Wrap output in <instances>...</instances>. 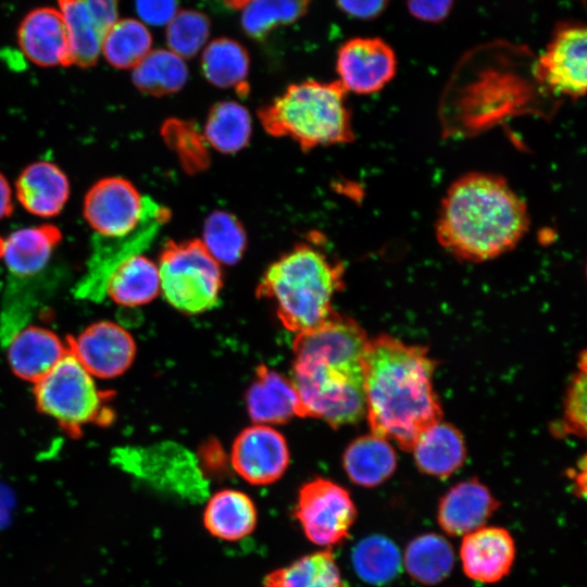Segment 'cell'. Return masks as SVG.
<instances>
[{
    "instance_id": "8992f818",
    "label": "cell",
    "mask_w": 587,
    "mask_h": 587,
    "mask_svg": "<svg viewBox=\"0 0 587 587\" xmlns=\"http://www.w3.org/2000/svg\"><path fill=\"white\" fill-rule=\"evenodd\" d=\"M61 239L60 229L47 224L18 229L3 239L0 259L8 273L3 303L25 312L38 311L54 283L49 266Z\"/></svg>"
},
{
    "instance_id": "7402d4cb",
    "label": "cell",
    "mask_w": 587,
    "mask_h": 587,
    "mask_svg": "<svg viewBox=\"0 0 587 587\" xmlns=\"http://www.w3.org/2000/svg\"><path fill=\"white\" fill-rule=\"evenodd\" d=\"M417 469L426 475L446 478L464 463L466 448L462 434L439 421L423 430L412 450Z\"/></svg>"
},
{
    "instance_id": "4dcf8cb0",
    "label": "cell",
    "mask_w": 587,
    "mask_h": 587,
    "mask_svg": "<svg viewBox=\"0 0 587 587\" xmlns=\"http://www.w3.org/2000/svg\"><path fill=\"white\" fill-rule=\"evenodd\" d=\"M351 563L360 579L370 585L383 586L399 575L402 559L391 539L383 535H370L353 547Z\"/></svg>"
},
{
    "instance_id": "8d00e7d4",
    "label": "cell",
    "mask_w": 587,
    "mask_h": 587,
    "mask_svg": "<svg viewBox=\"0 0 587 587\" xmlns=\"http://www.w3.org/2000/svg\"><path fill=\"white\" fill-rule=\"evenodd\" d=\"M163 135L188 171L201 170L209 162L205 139L188 122L171 120L163 127Z\"/></svg>"
},
{
    "instance_id": "cb8c5ba5",
    "label": "cell",
    "mask_w": 587,
    "mask_h": 587,
    "mask_svg": "<svg viewBox=\"0 0 587 587\" xmlns=\"http://www.w3.org/2000/svg\"><path fill=\"white\" fill-rule=\"evenodd\" d=\"M342 464L354 484L375 487L394 474L397 455L387 439L371 433L350 442L344 452Z\"/></svg>"
},
{
    "instance_id": "74e56055",
    "label": "cell",
    "mask_w": 587,
    "mask_h": 587,
    "mask_svg": "<svg viewBox=\"0 0 587 587\" xmlns=\"http://www.w3.org/2000/svg\"><path fill=\"white\" fill-rule=\"evenodd\" d=\"M586 353L578 362V371L573 375L567 388L560 430L566 435H586Z\"/></svg>"
},
{
    "instance_id": "ac0fdd59",
    "label": "cell",
    "mask_w": 587,
    "mask_h": 587,
    "mask_svg": "<svg viewBox=\"0 0 587 587\" xmlns=\"http://www.w3.org/2000/svg\"><path fill=\"white\" fill-rule=\"evenodd\" d=\"M17 39L25 57L40 66L70 65L65 25L60 11L38 8L22 21Z\"/></svg>"
},
{
    "instance_id": "836d02e7",
    "label": "cell",
    "mask_w": 587,
    "mask_h": 587,
    "mask_svg": "<svg viewBox=\"0 0 587 587\" xmlns=\"http://www.w3.org/2000/svg\"><path fill=\"white\" fill-rule=\"evenodd\" d=\"M311 0H250L241 14V27L251 38L263 39L274 28L302 17Z\"/></svg>"
},
{
    "instance_id": "2e32d148",
    "label": "cell",
    "mask_w": 587,
    "mask_h": 587,
    "mask_svg": "<svg viewBox=\"0 0 587 587\" xmlns=\"http://www.w3.org/2000/svg\"><path fill=\"white\" fill-rule=\"evenodd\" d=\"M515 542L503 527L484 526L462 537L460 560L464 574L492 584L505 577L515 559Z\"/></svg>"
},
{
    "instance_id": "d590c367",
    "label": "cell",
    "mask_w": 587,
    "mask_h": 587,
    "mask_svg": "<svg viewBox=\"0 0 587 587\" xmlns=\"http://www.w3.org/2000/svg\"><path fill=\"white\" fill-rule=\"evenodd\" d=\"M210 35L209 17L196 10H182L167 24L168 50L183 59L195 57L205 45Z\"/></svg>"
},
{
    "instance_id": "4fadbf2b",
    "label": "cell",
    "mask_w": 587,
    "mask_h": 587,
    "mask_svg": "<svg viewBox=\"0 0 587 587\" xmlns=\"http://www.w3.org/2000/svg\"><path fill=\"white\" fill-rule=\"evenodd\" d=\"M143 196L127 179L107 177L86 193L84 216L97 235L121 236L134 230L140 222Z\"/></svg>"
},
{
    "instance_id": "60d3db41",
    "label": "cell",
    "mask_w": 587,
    "mask_h": 587,
    "mask_svg": "<svg viewBox=\"0 0 587 587\" xmlns=\"http://www.w3.org/2000/svg\"><path fill=\"white\" fill-rule=\"evenodd\" d=\"M84 3L104 35L118 21V0H84Z\"/></svg>"
},
{
    "instance_id": "1f68e13d",
    "label": "cell",
    "mask_w": 587,
    "mask_h": 587,
    "mask_svg": "<svg viewBox=\"0 0 587 587\" xmlns=\"http://www.w3.org/2000/svg\"><path fill=\"white\" fill-rule=\"evenodd\" d=\"M68 41L71 64L90 66L101 52L104 34L92 21L84 0H59Z\"/></svg>"
},
{
    "instance_id": "603a6c76",
    "label": "cell",
    "mask_w": 587,
    "mask_h": 587,
    "mask_svg": "<svg viewBox=\"0 0 587 587\" xmlns=\"http://www.w3.org/2000/svg\"><path fill=\"white\" fill-rule=\"evenodd\" d=\"M258 514L252 499L236 489H223L208 501L203 512L205 529L214 537L237 541L250 535Z\"/></svg>"
},
{
    "instance_id": "f546056e",
    "label": "cell",
    "mask_w": 587,
    "mask_h": 587,
    "mask_svg": "<svg viewBox=\"0 0 587 587\" xmlns=\"http://www.w3.org/2000/svg\"><path fill=\"white\" fill-rule=\"evenodd\" d=\"M252 122L248 110L232 100L221 101L210 110L203 137L216 151L235 153L250 140Z\"/></svg>"
},
{
    "instance_id": "d6986e66",
    "label": "cell",
    "mask_w": 587,
    "mask_h": 587,
    "mask_svg": "<svg viewBox=\"0 0 587 587\" xmlns=\"http://www.w3.org/2000/svg\"><path fill=\"white\" fill-rule=\"evenodd\" d=\"M250 419L255 424H283L300 416L297 391L290 380L278 372L260 365L246 394Z\"/></svg>"
},
{
    "instance_id": "5b68a950",
    "label": "cell",
    "mask_w": 587,
    "mask_h": 587,
    "mask_svg": "<svg viewBox=\"0 0 587 587\" xmlns=\"http://www.w3.org/2000/svg\"><path fill=\"white\" fill-rule=\"evenodd\" d=\"M258 115L270 135L290 138L304 151L354 139L347 90L338 80L291 84Z\"/></svg>"
},
{
    "instance_id": "44dd1931",
    "label": "cell",
    "mask_w": 587,
    "mask_h": 587,
    "mask_svg": "<svg viewBox=\"0 0 587 587\" xmlns=\"http://www.w3.org/2000/svg\"><path fill=\"white\" fill-rule=\"evenodd\" d=\"M70 196V184L64 172L49 161H37L26 166L16 180V197L29 213L51 217L59 214Z\"/></svg>"
},
{
    "instance_id": "83f0119b",
    "label": "cell",
    "mask_w": 587,
    "mask_h": 587,
    "mask_svg": "<svg viewBox=\"0 0 587 587\" xmlns=\"http://www.w3.org/2000/svg\"><path fill=\"white\" fill-rule=\"evenodd\" d=\"M263 587H347L329 548L305 554L270 572Z\"/></svg>"
},
{
    "instance_id": "5bb4252c",
    "label": "cell",
    "mask_w": 587,
    "mask_h": 587,
    "mask_svg": "<svg viewBox=\"0 0 587 587\" xmlns=\"http://www.w3.org/2000/svg\"><path fill=\"white\" fill-rule=\"evenodd\" d=\"M236 473L246 482L262 486L279 479L290 453L285 437L270 425L254 424L236 437L230 453Z\"/></svg>"
},
{
    "instance_id": "484cf974",
    "label": "cell",
    "mask_w": 587,
    "mask_h": 587,
    "mask_svg": "<svg viewBox=\"0 0 587 587\" xmlns=\"http://www.w3.org/2000/svg\"><path fill=\"white\" fill-rule=\"evenodd\" d=\"M454 550L446 537L426 533L414 537L405 547L403 565L410 577L423 585L445 580L453 570Z\"/></svg>"
},
{
    "instance_id": "ab89813d",
    "label": "cell",
    "mask_w": 587,
    "mask_h": 587,
    "mask_svg": "<svg viewBox=\"0 0 587 587\" xmlns=\"http://www.w3.org/2000/svg\"><path fill=\"white\" fill-rule=\"evenodd\" d=\"M453 0H407L410 13L417 20L438 23L447 17Z\"/></svg>"
},
{
    "instance_id": "f1b7e54d",
    "label": "cell",
    "mask_w": 587,
    "mask_h": 587,
    "mask_svg": "<svg viewBox=\"0 0 587 587\" xmlns=\"http://www.w3.org/2000/svg\"><path fill=\"white\" fill-rule=\"evenodd\" d=\"M133 83L143 93L161 97L177 92L188 79L183 58L171 50H151L134 68Z\"/></svg>"
},
{
    "instance_id": "6da1fadb",
    "label": "cell",
    "mask_w": 587,
    "mask_h": 587,
    "mask_svg": "<svg viewBox=\"0 0 587 587\" xmlns=\"http://www.w3.org/2000/svg\"><path fill=\"white\" fill-rule=\"evenodd\" d=\"M369 340L354 320L337 312L316 328L297 335L290 380L300 416L338 428L365 415L363 359Z\"/></svg>"
},
{
    "instance_id": "ee69618b",
    "label": "cell",
    "mask_w": 587,
    "mask_h": 587,
    "mask_svg": "<svg viewBox=\"0 0 587 587\" xmlns=\"http://www.w3.org/2000/svg\"><path fill=\"white\" fill-rule=\"evenodd\" d=\"M250 0H224L225 4L232 9H242Z\"/></svg>"
},
{
    "instance_id": "4316f807",
    "label": "cell",
    "mask_w": 587,
    "mask_h": 587,
    "mask_svg": "<svg viewBox=\"0 0 587 587\" xmlns=\"http://www.w3.org/2000/svg\"><path fill=\"white\" fill-rule=\"evenodd\" d=\"M250 60L246 48L230 38H216L203 50L201 68L205 79L220 88H234L246 95Z\"/></svg>"
},
{
    "instance_id": "9a60e30c",
    "label": "cell",
    "mask_w": 587,
    "mask_h": 587,
    "mask_svg": "<svg viewBox=\"0 0 587 587\" xmlns=\"http://www.w3.org/2000/svg\"><path fill=\"white\" fill-rule=\"evenodd\" d=\"M70 352L96 378H113L132 365L136 344L124 327L101 321L85 328L74 339Z\"/></svg>"
},
{
    "instance_id": "30bf717a",
    "label": "cell",
    "mask_w": 587,
    "mask_h": 587,
    "mask_svg": "<svg viewBox=\"0 0 587 587\" xmlns=\"http://www.w3.org/2000/svg\"><path fill=\"white\" fill-rule=\"evenodd\" d=\"M294 515L311 542L329 548L348 538L357 508L346 488L316 477L301 486Z\"/></svg>"
},
{
    "instance_id": "f35d334b",
    "label": "cell",
    "mask_w": 587,
    "mask_h": 587,
    "mask_svg": "<svg viewBox=\"0 0 587 587\" xmlns=\"http://www.w3.org/2000/svg\"><path fill=\"white\" fill-rule=\"evenodd\" d=\"M135 9L145 24L167 25L178 12V0H135Z\"/></svg>"
},
{
    "instance_id": "e0dca14e",
    "label": "cell",
    "mask_w": 587,
    "mask_h": 587,
    "mask_svg": "<svg viewBox=\"0 0 587 587\" xmlns=\"http://www.w3.org/2000/svg\"><path fill=\"white\" fill-rule=\"evenodd\" d=\"M499 505L484 484L471 478L454 485L441 497L437 521L446 534L463 537L486 526Z\"/></svg>"
},
{
    "instance_id": "d4e9b609",
    "label": "cell",
    "mask_w": 587,
    "mask_h": 587,
    "mask_svg": "<svg viewBox=\"0 0 587 587\" xmlns=\"http://www.w3.org/2000/svg\"><path fill=\"white\" fill-rule=\"evenodd\" d=\"M161 291L158 265L142 254L122 263L111 275L107 297L124 307H138L151 302Z\"/></svg>"
},
{
    "instance_id": "277c9868",
    "label": "cell",
    "mask_w": 587,
    "mask_h": 587,
    "mask_svg": "<svg viewBox=\"0 0 587 587\" xmlns=\"http://www.w3.org/2000/svg\"><path fill=\"white\" fill-rule=\"evenodd\" d=\"M319 245L297 243L266 268L257 287L258 298L267 300L283 326L297 335L332 316L333 298L344 286V265Z\"/></svg>"
},
{
    "instance_id": "ffe728a7",
    "label": "cell",
    "mask_w": 587,
    "mask_h": 587,
    "mask_svg": "<svg viewBox=\"0 0 587 587\" xmlns=\"http://www.w3.org/2000/svg\"><path fill=\"white\" fill-rule=\"evenodd\" d=\"M13 373L37 383L68 352L61 338L50 329L28 325L5 347Z\"/></svg>"
},
{
    "instance_id": "52a82bcc",
    "label": "cell",
    "mask_w": 587,
    "mask_h": 587,
    "mask_svg": "<svg viewBox=\"0 0 587 587\" xmlns=\"http://www.w3.org/2000/svg\"><path fill=\"white\" fill-rule=\"evenodd\" d=\"M158 267L161 291L176 310L199 314L217 304L223 287L222 270L200 239L167 240Z\"/></svg>"
},
{
    "instance_id": "3957f363",
    "label": "cell",
    "mask_w": 587,
    "mask_h": 587,
    "mask_svg": "<svg viewBox=\"0 0 587 587\" xmlns=\"http://www.w3.org/2000/svg\"><path fill=\"white\" fill-rule=\"evenodd\" d=\"M526 202L494 173L469 172L441 199L435 235L441 248L467 262H485L517 246L529 229Z\"/></svg>"
},
{
    "instance_id": "8fae6325",
    "label": "cell",
    "mask_w": 587,
    "mask_h": 587,
    "mask_svg": "<svg viewBox=\"0 0 587 587\" xmlns=\"http://www.w3.org/2000/svg\"><path fill=\"white\" fill-rule=\"evenodd\" d=\"M579 24L560 26L535 65L537 82L555 96L574 100L586 93L587 36Z\"/></svg>"
},
{
    "instance_id": "7a4b0ae2",
    "label": "cell",
    "mask_w": 587,
    "mask_h": 587,
    "mask_svg": "<svg viewBox=\"0 0 587 587\" xmlns=\"http://www.w3.org/2000/svg\"><path fill=\"white\" fill-rule=\"evenodd\" d=\"M427 349L389 335L370 339L363 359L365 416L371 433L411 451L442 410Z\"/></svg>"
},
{
    "instance_id": "d6a6232c",
    "label": "cell",
    "mask_w": 587,
    "mask_h": 587,
    "mask_svg": "<svg viewBox=\"0 0 587 587\" xmlns=\"http://www.w3.org/2000/svg\"><path fill=\"white\" fill-rule=\"evenodd\" d=\"M152 36L138 20L117 21L104 35L101 52L117 68H134L150 51Z\"/></svg>"
},
{
    "instance_id": "f6af8a7d",
    "label": "cell",
    "mask_w": 587,
    "mask_h": 587,
    "mask_svg": "<svg viewBox=\"0 0 587 587\" xmlns=\"http://www.w3.org/2000/svg\"><path fill=\"white\" fill-rule=\"evenodd\" d=\"M2 245H3V239L0 238V255H1V251H2Z\"/></svg>"
},
{
    "instance_id": "b9f144b4",
    "label": "cell",
    "mask_w": 587,
    "mask_h": 587,
    "mask_svg": "<svg viewBox=\"0 0 587 587\" xmlns=\"http://www.w3.org/2000/svg\"><path fill=\"white\" fill-rule=\"evenodd\" d=\"M336 3L352 17L372 20L385 11L388 0H336Z\"/></svg>"
},
{
    "instance_id": "7c38bea8",
    "label": "cell",
    "mask_w": 587,
    "mask_h": 587,
    "mask_svg": "<svg viewBox=\"0 0 587 587\" xmlns=\"http://www.w3.org/2000/svg\"><path fill=\"white\" fill-rule=\"evenodd\" d=\"M336 71L347 91L371 95L382 90L397 72L394 49L378 37L351 38L338 49Z\"/></svg>"
},
{
    "instance_id": "ba28073f",
    "label": "cell",
    "mask_w": 587,
    "mask_h": 587,
    "mask_svg": "<svg viewBox=\"0 0 587 587\" xmlns=\"http://www.w3.org/2000/svg\"><path fill=\"white\" fill-rule=\"evenodd\" d=\"M38 408L63 427L78 430L108 414L96 377L70 351L35 383Z\"/></svg>"
},
{
    "instance_id": "e575fe53",
    "label": "cell",
    "mask_w": 587,
    "mask_h": 587,
    "mask_svg": "<svg viewBox=\"0 0 587 587\" xmlns=\"http://www.w3.org/2000/svg\"><path fill=\"white\" fill-rule=\"evenodd\" d=\"M201 241L218 263L234 265L245 253L247 234L234 214L215 211L204 222Z\"/></svg>"
},
{
    "instance_id": "9c48e42d",
    "label": "cell",
    "mask_w": 587,
    "mask_h": 587,
    "mask_svg": "<svg viewBox=\"0 0 587 587\" xmlns=\"http://www.w3.org/2000/svg\"><path fill=\"white\" fill-rule=\"evenodd\" d=\"M170 210L143 196V210L137 227L121 236L95 234L90 255L73 294L79 300L102 302L107 298V286L114 271L127 259L141 254L168 222Z\"/></svg>"
},
{
    "instance_id": "7bdbcfd3",
    "label": "cell",
    "mask_w": 587,
    "mask_h": 587,
    "mask_svg": "<svg viewBox=\"0 0 587 587\" xmlns=\"http://www.w3.org/2000/svg\"><path fill=\"white\" fill-rule=\"evenodd\" d=\"M12 212V191L7 178L0 173V220Z\"/></svg>"
}]
</instances>
